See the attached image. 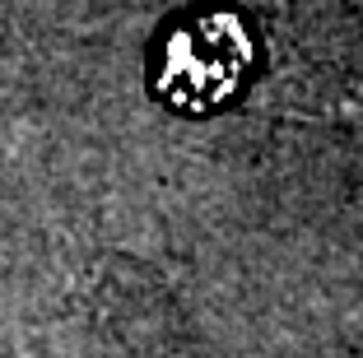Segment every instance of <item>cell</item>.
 <instances>
[{"instance_id":"cell-1","label":"cell","mask_w":363,"mask_h":358,"mask_svg":"<svg viewBox=\"0 0 363 358\" xmlns=\"http://www.w3.org/2000/svg\"><path fill=\"white\" fill-rule=\"evenodd\" d=\"M247 61H252V47H247V33L233 19H210L182 28L168 43V61H163V94L172 103L186 107H210L219 98H228L242 79Z\"/></svg>"}]
</instances>
